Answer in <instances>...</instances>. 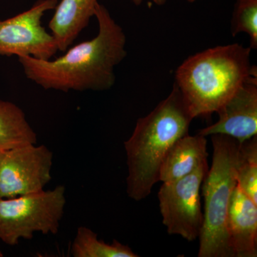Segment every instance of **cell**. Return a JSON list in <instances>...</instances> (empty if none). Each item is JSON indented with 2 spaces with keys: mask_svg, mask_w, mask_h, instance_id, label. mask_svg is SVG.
Here are the masks:
<instances>
[{
  "mask_svg": "<svg viewBox=\"0 0 257 257\" xmlns=\"http://www.w3.org/2000/svg\"><path fill=\"white\" fill-rule=\"evenodd\" d=\"M95 18L99 27L96 36L67 49L58 58L18 57L25 77L46 90L110 89L116 81L115 67L127 55L126 35L104 5H98Z\"/></svg>",
  "mask_w": 257,
  "mask_h": 257,
  "instance_id": "cell-1",
  "label": "cell"
},
{
  "mask_svg": "<svg viewBox=\"0 0 257 257\" xmlns=\"http://www.w3.org/2000/svg\"><path fill=\"white\" fill-rule=\"evenodd\" d=\"M187 102L174 83L169 96L147 116L140 118L124 142L128 174L126 193L140 202L160 182V170L167 152L177 140L188 135L194 119Z\"/></svg>",
  "mask_w": 257,
  "mask_h": 257,
  "instance_id": "cell-2",
  "label": "cell"
},
{
  "mask_svg": "<svg viewBox=\"0 0 257 257\" xmlns=\"http://www.w3.org/2000/svg\"><path fill=\"white\" fill-rule=\"evenodd\" d=\"M251 50L237 43L212 47L179 66L174 83L194 118L216 112L248 76L257 73L256 66L250 63Z\"/></svg>",
  "mask_w": 257,
  "mask_h": 257,
  "instance_id": "cell-3",
  "label": "cell"
},
{
  "mask_svg": "<svg viewBox=\"0 0 257 257\" xmlns=\"http://www.w3.org/2000/svg\"><path fill=\"white\" fill-rule=\"evenodd\" d=\"M211 167L202 185L204 197L203 225L199 236V257H233L226 222L236 185L237 140L223 135H211Z\"/></svg>",
  "mask_w": 257,
  "mask_h": 257,
  "instance_id": "cell-4",
  "label": "cell"
},
{
  "mask_svg": "<svg viewBox=\"0 0 257 257\" xmlns=\"http://www.w3.org/2000/svg\"><path fill=\"white\" fill-rule=\"evenodd\" d=\"M67 204L66 189L58 185L50 190L0 199V240L10 246L20 239H32L35 233L56 234Z\"/></svg>",
  "mask_w": 257,
  "mask_h": 257,
  "instance_id": "cell-5",
  "label": "cell"
},
{
  "mask_svg": "<svg viewBox=\"0 0 257 257\" xmlns=\"http://www.w3.org/2000/svg\"><path fill=\"white\" fill-rule=\"evenodd\" d=\"M209 168L207 161L183 178L162 183L158 199L162 223L169 234L189 241L199 239L204 218L200 192Z\"/></svg>",
  "mask_w": 257,
  "mask_h": 257,
  "instance_id": "cell-6",
  "label": "cell"
},
{
  "mask_svg": "<svg viewBox=\"0 0 257 257\" xmlns=\"http://www.w3.org/2000/svg\"><path fill=\"white\" fill-rule=\"evenodd\" d=\"M58 0H38L31 8L0 21V57H34L47 60L59 52L57 41L42 20Z\"/></svg>",
  "mask_w": 257,
  "mask_h": 257,
  "instance_id": "cell-7",
  "label": "cell"
},
{
  "mask_svg": "<svg viewBox=\"0 0 257 257\" xmlns=\"http://www.w3.org/2000/svg\"><path fill=\"white\" fill-rule=\"evenodd\" d=\"M53 152L30 144L0 152V199L40 192L52 179Z\"/></svg>",
  "mask_w": 257,
  "mask_h": 257,
  "instance_id": "cell-8",
  "label": "cell"
},
{
  "mask_svg": "<svg viewBox=\"0 0 257 257\" xmlns=\"http://www.w3.org/2000/svg\"><path fill=\"white\" fill-rule=\"evenodd\" d=\"M217 121L198 135H223L239 143L257 135V73L248 76L237 90L219 108Z\"/></svg>",
  "mask_w": 257,
  "mask_h": 257,
  "instance_id": "cell-9",
  "label": "cell"
},
{
  "mask_svg": "<svg viewBox=\"0 0 257 257\" xmlns=\"http://www.w3.org/2000/svg\"><path fill=\"white\" fill-rule=\"evenodd\" d=\"M226 229L233 257L257 256V203L237 185L230 203Z\"/></svg>",
  "mask_w": 257,
  "mask_h": 257,
  "instance_id": "cell-10",
  "label": "cell"
},
{
  "mask_svg": "<svg viewBox=\"0 0 257 257\" xmlns=\"http://www.w3.org/2000/svg\"><path fill=\"white\" fill-rule=\"evenodd\" d=\"M97 0H61L49 23L60 52H65L79 37L93 17H95Z\"/></svg>",
  "mask_w": 257,
  "mask_h": 257,
  "instance_id": "cell-11",
  "label": "cell"
},
{
  "mask_svg": "<svg viewBox=\"0 0 257 257\" xmlns=\"http://www.w3.org/2000/svg\"><path fill=\"white\" fill-rule=\"evenodd\" d=\"M207 138L188 135L179 138L170 149L162 162L160 182H174L189 175L207 162Z\"/></svg>",
  "mask_w": 257,
  "mask_h": 257,
  "instance_id": "cell-12",
  "label": "cell"
},
{
  "mask_svg": "<svg viewBox=\"0 0 257 257\" xmlns=\"http://www.w3.org/2000/svg\"><path fill=\"white\" fill-rule=\"evenodd\" d=\"M37 143V133L25 111L15 103L0 99V151Z\"/></svg>",
  "mask_w": 257,
  "mask_h": 257,
  "instance_id": "cell-13",
  "label": "cell"
},
{
  "mask_svg": "<svg viewBox=\"0 0 257 257\" xmlns=\"http://www.w3.org/2000/svg\"><path fill=\"white\" fill-rule=\"evenodd\" d=\"M74 257H138L127 246L113 240L112 243L98 239L97 234L87 226H79L71 246Z\"/></svg>",
  "mask_w": 257,
  "mask_h": 257,
  "instance_id": "cell-14",
  "label": "cell"
},
{
  "mask_svg": "<svg viewBox=\"0 0 257 257\" xmlns=\"http://www.w3.org/2000/svg\"><path fill=\"white\" fill-rule=\"evenodd\" d=\"M236 175L238 187L257 203V135L239 144Z\"/></svg>",
  "mask_w": 257,
  "mask_h": 257,
  "instance_id": "cell-15",
  "label": "cell"
},
{
  "mask_svg": "<svg viewBox=\"0 0 257 257\" xmlns=\"http://www.w3.org/2000/svg\"><path fill=\"white\" fill-rule=\"evenodd\" d=\"M247 34L251 50L257 48V0H236L231 20V33Z\"/></svg>",
  "mask_w": 257,
  "mask_h": 257,
  "instance_id": "cell-16",
  "label": "cell"
},
{
  "mask_svg": "<svg viewBox=\"0 0 257 257\" xmlns=\"http://www.w3.org/2000/svg\"><path fill=\"white\" fill-rule=\"evenodd\" d=\"M128 1L133 3L136 6H139V5H141L142 3H143V0H128ZM151 1L153 2L155 4L159 5V6H162V5H165L167 3V0H151Z\"/></svg>",
  "mask_w": 257,
  "mask_h": 257,
  "instance_id": "cell-17",
  "label": "cell"
},
{
  "mask_svg": "<svg viewBox=\"0 0 257 257\" xmlns=\"http://www.w3.org/2000/svg\"><path fill=\"white\" fill-rule=\"evenodd\" d=\"M3 256V251H1V248H0V257Z\"/></svg>",
  "mask_w": 257,
  "mask_h": 257,
  "instance_id": "cell-18",
  "label": "cell"
},
{
  "mask_svg": "<svg viewBox=\"0 0 257 257\" xmlns=\"http://www.w3.org/2000/svg\"><path fill=\"white\" fill-rule=\"evenodd\" d=\"M189 3H194V2L197 1V0H187Z\"/></svg>",
  "mask_w": 257,
  "mask_h": 257,
  "instance_id": "cell-19",
  "label": "cell"
},
{
  "mask_svg": "<svg viewBox=\"0 0 257 257\" xmlns=\"http://www.w3.org/2000/svg\"><path fill=\"white\" fill-rule=\"evenodd\" d=\"M0 152H1V151H0Z\"/></svg>",
  "mask_w": 257,
  "mask_h": 257,
  "instance_id": "cell-20",
  "label": "cell"
}]
</instances>
